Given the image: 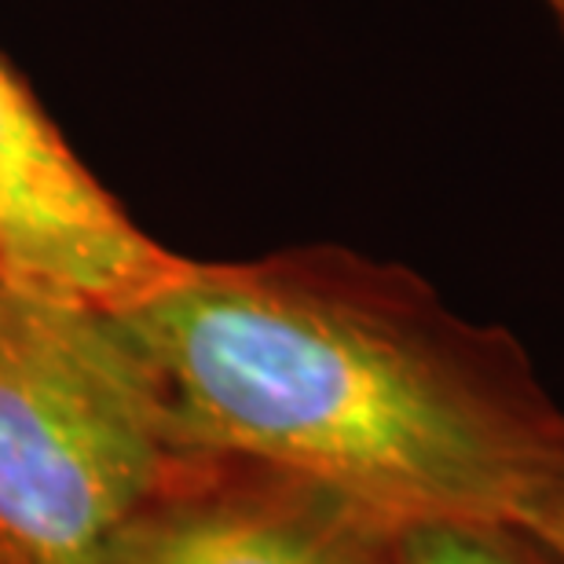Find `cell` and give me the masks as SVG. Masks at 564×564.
Returning <instances> with one entry per match:
<instances>
[{"mask_svg":"<svg viewBox=\"0 0 564 564\" xmlns=\"http://www.w3.org/2000/svg\"><path fill=\"white\" fill-rule=\"evenodd\" d=\"M400 528L268 462L176 447L96 564H397Z\"/></svg>","mask_w":564,"mask_h":564,"instance_id":"277c9868","label":"cell"},{"mask_svg":"<svg viewBox=\"0 0 564 564\" xmlns=\"http://www.w3.org/2000/svg\"><path fill=\"white\" fill-rule=\"evenodd\" d=\"M546 8L554 11V19H557V26L564 30V0H546Z\"/></svg>","mask_w":564,"mask_h":564,"instance_id":"ba28073f","label":"cell"},{"mask_svg":"<svg viewBox=\"0 0 564 564\" xmlns=\"http://www.w3.org/2000/svg\"><path fill=\"white\" fill-rule=\"evenodd\" d=\"M176 447L290 469L397 528L564 502V403L499 323L337 242L191 261L115 315Z\"/></svg>","mask_w":564,"mask_h":564,"instance_id":"6da1fadb","label":"cell"},{"mask_svg":"<svg viewBox=\"0 0 564 564\" xmlns=\"http://www.w3.org/2000/svg\"><path fill=\"white\" fill-rule=\"evenodd\" d=\"M524 528H532L539 539H546V543L564 557V502H557L554 510H546L543 517H535V521Z\"/></svg>","mask_w":564,"mask_h":564,"instance_id":"52a82bcc","label":"cell"},{"mask_svg":"<svg viewBox=\"0 0 564 564\" xmlns=\"http://www.w3.org/2000/svg\"><path fill=\"white\" fill-rule=\"evenodd\" d=\"M59 308H70V304H55V301L37 297V293L22 290L19 282L0 268V341H11V337L37 330V326L44 319H52Z\"/></svg>","mask_w":564,"mask_h":564,"instance_id":"8992f818","label":"cell"},{"mask_svg":"<svg viewBox=\"0 0 564 564\" xmlns=\"http://www.w3.org/2000/svg\"><path fill=\"white\" fill-rule=\"evenodd\" d=\"M180 264L184 257L129 217L0 55V268L44 301L118 315L162 290Z\"/></svg>","mask_w":564,"mask_h":564,"instance_id":"3957f363","label":"cell"},{"mask_svg":"<svg viewBox=\"0 0 564 564\" xmlns=\"http://www.w3.org/2000/svg\"><path fill=\"white\" fill-rule=\"evenodd\" d=\"M173 451L115 315L59 308L0 341V564H96Z\"/></svg>","mask_w":564,"mask_h":564,"instance_id":"7a4b0ae2","label":"cell"},{"mask_svg":"<svg viewBox=\"0 0 564 564\" xmlns=\"http://www.w3.org/2000/svg\"><path fill=\"white\" fill-rule=\"evenodd\" d=\"M397 564H564L517 521H425L400 528Z\"/></svg>","mask_w":564,"mask_h":564,"instance_id":"5b68a950","label":"cell"}]
</instances>
